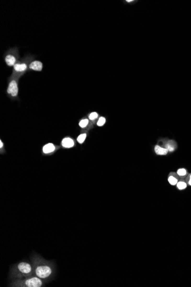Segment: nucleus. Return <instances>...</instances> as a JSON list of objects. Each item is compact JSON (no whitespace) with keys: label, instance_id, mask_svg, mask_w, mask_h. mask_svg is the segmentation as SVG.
Segmentation results:
<instances>
[{"label":"nucleus","instance_id":"nucleus-4","mask_svg":"<svg viewBox=\"0 0 191 287\" xmlns=\"http://www.w3.org/2000/svg\"><path fill=\"white\" fill-rule=\"evenodd\" d=\"M7 92L8 94L11 95V96L16 97L18 95V84L16 80H11L9 84Z\"/></svg>","mask_w":191,"mask_h":287},{"label":"nucleus","instance_id":"nucleus-21","mask_svg":"<svg viewBox=\"0 0 191 287\" xmlns=\"http://www.w3.org/2000/svg\"><path fill=\"white\" fill-rule=\"evenodd\" d=\"M132 1V0H129V1H127V2H131Z\"/></svg>","mask_w":191,"mask_h":287},{"label":"nucleus","instance_id":"nucleus-2","mask_svg":"<svg viewBox=\"0 0 191 287\" xmlns=\"http://www.w3.org/2000/svg\"><path fill=\"white\" fill-rule=\"evenodd\" d=\"M34 275L33 268L31 261L26 259L20 260L11 265L9 270L8 280L21 279Z\"/></svg>","mask_w":191,"mask_h":287},{"label":"nucleus","instance_id":"nucleus-16","mask_svg":"<svg viewBox=\"0 0 191 287\" xmlns=\"http://www.w3.org/2000/svg\"><path fill=\"white\" fill-rule=\"evenodd\" d=\"M177 174L180 176H184L186 174V171L184 169H179L177 171Z\"/></svg>","mask_w":191,"mask_h":287},{"label":"nucleus","instance_id":"nucleus-13","mask_svg":"<svg viewBox=\"0 0 191 287\" xmlns=\"http://www.w3.org/2000/svg\"><path fill=\"white\" fill-rule=\"evenodd\" d=\"M168 182L172 185H176L177 183V179L173 176H170L168 178Z\"/></svg>","mask_w":191,"mask_h":287},{"label":"nucleus","instance_id":"nucleus-7","mask_svg":"<svg viewBox=\"0 0 191 287\" xmlns=\"http://www.w3.org/2000/svg\"><path fill=\"white\" fill-rule=\"evenodd\" d=\"M31 70L36 71H41L42 70V63L39 61H34L29 65Z\"/></svg>","mask_w":191,"mask_h":287},{"label":"nucleus","instance_id":"nucleus-3","mask_svg":"<svg viewBox=\"0 0 191 287\" xmlns=\"http://www.w3.org/2000/svg\"><path fill=\"white\" fill-rule=\"evenodd\" d=\"M46 282L34 275L21 279L11 281L9 287H45Z\"/></svg>","mask_w":191,"mask_h":287},{"label":"nucleus","instance_id":"nucleus-18","mask_svg":"<svg viewBox=\"0 0 191 287\" xmlns=\"http://www.w3.org/2000/svg\"><path fill=\"white\" fill-rule=\"evenodd\" d=\"M165 148H167V150H168V151H172L174 150V147H173V146L170 145V144H168V145L166 146Z\"/></svg>","mask_w":191,"mask_h":287},{"label":"nucleus","instance_id":"nucleus-11","mask_svg":"<svg viewBox=\"0 0 191 287\" xmlns=\"http://www.w3.org/2000/svg\"><path fill=\"white\" fill-rule=\"evenodd\" d=\"M86 138V134H80L79 136H78V138L77 139V142L80 144L83 143Z\"/></svg>","mask_w":191,"mask_h":287},{"label":"nucleus","instance_id":"nucleus-10","mask_svg":"<svg viewBox=\"0 0 191 287\" xmlns=\"http://www.w3.org/2000/svg\"><path fill=\"white\" fill-rule=\"evenodd\" d=\"M155 150L156 153L157 155H166L168 152V151L167 150V148L161 147L159 146H156L155 148Z\"/></svg>","mask_w":191,"mask_h":287},{"label":"nucleus","instance_id":"nucleus-20","mask_svg":"<svg viewBox=\"0 0 191 287\" xmlns=\"http://www.w3.org/2000/svg\"><path fill=\"white\" fill-rule=\"evenodd\" d=\"M189 185H191V176H190V177H189Z\"/></svg>","mask_w":191,"mask_h":287},{"label":"nucleus","instance_id":"nucleus-14","mask_svg":"<svg viewBox=\"0 0 191 287\" xmlns=\"http://www.w3.org/2000/svg\"><path fill=\"white\" fill-rule=\"evenodd\" d=\"M186 183L184 182H177V187L180 190H183L185 189L186 187Z\"/></svg>","mask_w":191,"mask_h":287},{"label":"nucleus","instance_id":"nucleus-19","mask_svg":"<svg viewBox=\"0 0 191 287\" xmlns=\"http://www.w3.org/2000/svg\"><path fill=\"white\" fill-rule=\"evenodd\" d=\"M3 146H4V144H3L2 141L1 140V141H0V148H1V149H2V148Z\"/></svg>","mask_w":191,"mask_h":287},{"label":"nucleus","instance_id":"nucleus-8","mask_svg":"<svg viewBox=\"0 0 191 287\" xmlns=\"http://www.w3.org/2000/svg\"><path fill=\"white\" fill-rule=\"evenodd\" d=\"M5 61L6 64L9 66H14L15 65L16 59L14 56L9 54L5 57Z\"/></svg>","mask_w":191,"mask_h":287},{"label":"nucleus","instance_id":"nucleus-9","mask_svg":"<svg viewBox=\"0 0 191 287\" xmlns=\"http://www.w3.org/2000/svg\"><path fill=\"white\" fill-rule=\"evenodd\" d=\"M14 69L17 72H23L27 69V65L25 63H18L14 65Z\"/></svg>","mask_w":191,"mask_h":287},{"label":"nucleus","instance_id":"nucleus-12","mask_svg":"<svg viewBox=\"0 0 191 287\" xmlns=\"http://www.w3.org/2000/svg\"><path fill=\"white\" fill-rule=\"evenodd\" d=\"M88 123H89V120H88V119H83V120H81L80 123H79V126H80L81 128H85L87 126Z\"/></svg>","mask_w":191,"mask_h":287},{"label":"nucleus","instance_id":"nucleus-1","mask_svg":"<svg viewBox=\"0 0 191 287\" xmlns=\"http://www.w3.org/2000/svg\"><path fill=\"white\" fill-rule=\"evenodd\" d=\"M30 258L34 276L40 278L46 283L55 279L57 275V266L55 261L46 260L34 251L30 254Z\"/></svg>","mask_w":191,"mask_h":287},{"label":"nucleus","instance_id":"nucleus-15","mask_svg":"<svg viewBox=\"0 0 191 287\" xmlns=\"http://www.w3.org/2000/svg\"><path fill=\"white\" fill-rule=\"evenodd\" d=\"M105 122H106V119H105V117H100V119H98V120L97 122V126H102L105 123Z\"/></svg>","mask_w":191,"mask_h":287},{"label":"nucleus","instance_id":"nucleus-6","mask_svg":"<svg viewBox=\"0 0 191 287\" xmlns=\"http://www.w3.org/2000/svg\"><path fill=\"white\" fill-rule=\"evenodd\" d=\"M61 144H62V147H64V148H70L74 146V141L71 138H65L62 140Z\"/></svg>","mask_w":191,"mask_h":287},{"label":"nucleus","instance_id":"nucleus-17","mask_svg":"<svg viewBox=\"0 0 191 287\" xmlns=\"http://www.w3.org/2000/svg\"><path fill=\"white\" fill-rule=\"evenodd\" d=\"M97 117H98V114H97V113L96 112H93L91 113V114L89 115V119L92 120H95V119H96Z\"/></svg>","mask_w":191,"mask_h":287},{"label":"nucleus","instance_id":"nucleus-5","mask_svg":"<svg viewBox=\"0 0 191 287\" xmlns=\"http://www.w3.org/2000/svg\"><path fill=\"white\" fill-rule=\"evenodd\" d=\"M56 150V147L53 144L48 143L45 145L42 148V151L45 154H49L54 152Z\"/></svg>","mask_w":191,"mask_h":287}]
</instances>
